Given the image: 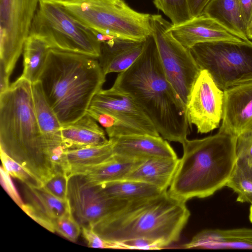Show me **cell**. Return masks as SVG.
I'll list each match as a JSON object with an SVG mask.
<instances>
[{"instance_id":"6da1fadb","label":"cell","mask_w":252,"mask_h":252,"mask_svg":"<svg viewBox=\"0 0 252 252\" xmlns=\"http://www.w3.org/2000/svg\"><path fill=\"white\" fill-rule=\"evenodd\" d=\"M131 97L153 123L159 135L182 145L190 133L186 106L168 81L152 35L144 50L112 87Z\"/></svg>"},{"instance_id":"7a4b0ae2","label":"cell","mask_w":252,"mask_h":252,"mask_svg":"<svg viewBox=\"0 0 252 252\" xmlns=\"http://www.w3.org/2000/svg\"><path fill=\"white\" fill-rule=\"evenodd\" d=\"M0 145L43 185L58 173L37 121L32 84L21 77L0 94Z\"/></svg>"},{"instance_id":"3957f363","label":"cell","mask_w":252,"mask_h":252,"mask_svg":"<svg viewBox=\"0 0 252 252\" xmlns=\"http://www.w3.org/2000/svg\"><path fill=\"white\" fill-rule=\"evenodd\" d=\"M105 76L97 59L50 49L38 80L46 101L64 126L87 113Z\"/></svg>"},{"instance_id":"277c9868","label":"cell","mask_w":252,"mask_h":252,"mask_svg":"<svg viewBox=\"0 0 252 252\" xmlns=\"http://www.w3.org/2000/svg\"><path fill=\"white\" fill-rule=\"evenodd\" d=\"M190 213L186 202L168 190L153 197L127 202L90 225L105 240L122 242L145 238L177 242Z\"/></svg>"},{"instance_id":"5b68a950","label":"cell","mask_w":252,"mask_h":252,"mask_svg":"<svg viewBox=\"0 0 252 252\" xmlns=\"http://www.w3.org/2000/svg\"><path fill=\"white\" fill-rule=\"evenodd\" d=\"M237 139L220 131L201 139H187L169 194L186 202L210 196L226 186L237 160Z\"/></svg>"},{"instance_id":"8992f818","label":"cell","mask_w":252,"mask_h":252,"mask_svg":"<svg viewBox=\"0 0 252 252\" xmlns=\"http://www.w3.org/2000/svg\"><path fill=\"white\" fill-rule=\"evenodd\" d=\"M56 0L98 32L135 41L145 40L152 34L151 14L133 9L124 0Z\"/></svg>"},{"instance_id":"52a82bcc","label":"cell","mask_w":252,"mask_h":252,"mask_svg":"<svg viewBox=\"0 0 252 252\" xmlns=\"http://www.w3.org/2000/svg\"><path fill=\"white\" fill-rule=\"evenodd\" d=\"M97 33L56 0H40L30 32L43 39L52 49L98 59L101 43Z\"/></svg>"},{"instance_id":"ba28073f","label":"cell","mask_w":252,"mask_h":252,"mask_svg":"<svg viewBox=\"0 0 252 252\" xmlns=\"http://www.w3.org/2000/svg\"><path fill=\"white\" fill-rule=\"evenodd\" d=\"M190 51L222 91L252 82V42L216 41L198 43Z\"/></svg>"},{"instance_id":"9c48e42d","label":"cell","mask_w":252,"mask_h":252,"mask_svg":"<svg viewBox=\"0 0 252 252\" xmlns=\"http://www.w3.org/2000/svg\"><path fill=\"white\" fill-rule=\"evenodd\" d=\"M152 35L166 76L186 105L188 95L201 69L190 49L173 35L171 23L158 14L151 15Z\"/></svg>"},{"instance_id":"30bf717a","label":"cell","mask_w":252,"mask_h":252,"mask_svg":"<svg viewBox=\"0 0 252 252\" xmlns=\"http://www.w3.org/2000/svg\"><path fill=\"white\" fill-rule=\"evenodd\" d=\"M40 0H0V63L10 76L28 37Z\"/></svg>"},{"instance_id":"8fae6325","label":"cell","mask_w":252,"mask_h":252,"mask_svg":"<svg viewBox=\"0 0 252 252\" xmlns=\"http://www.w3.org/2000/svg\"><path fill=\"white\" fill-rule=\"evenodd\" d=\"M223 91L220 89L209 73L201 70L188 95L187 116L191 128L197 132L207 133L220 126L222 120Z\"/></svg>"},{"instance_id":"7c38bea8","label":"cell","mask_w":252,"mask_h":252,"mask_svg":"<svg viewBox=\"0 0 252 252\" xmlns=\"http://www.w3.org/2000/svg\"><path fill=\"white\" fill-rule=\"evenodd\" d=\"M67 198L72 214L81 227L91 225L127 202L107 198L96 184L79 175L69 178Z\"/></svg>"},{"instance_id":"4fadbf2b","label":"cell","mask_w":252,"mask_h":252,"mask_svg":"<svg viewBox=\"0 0 252 252\" xmlns=\"http://www.w3.org/2000/svg\"><path fill=\"white\" fill-rule=\"evenodd\" d=\"M90 107L107 113L145 134L160 136L149 118L133 100L112 87L97 93Z\"/></svg>"},{"instance_id":"5bb4252c","label":"cell","mask_w":252,"mask_h":252,"mask_svg":"<svg viewBox=\"0 0 252 252\" xmlns=\"http://www.w3.org/2000/svg\"><path fill=\"white\" fill-rule=\"evenodd\" d=\"M223 92L222 123L219 131L237 138L252 133V82Z\"/></svg>"},{"instance_id":"9a60e30c","label":"cell","mask_w":252,"mask_h":252,"mask_svg":"<svg viewBox=\"0 0 252 252\" xmlns=\"http://www.w3.org/2000/svg\"><path fill=\"white\" fill-rule=\"evenodd\" d=\"M170 31L174 37L188 49L198 43L206 42L244 40L203 14L181 25H172Z\"/></svg>"},{"instance_id":"2e32d148","label":"cell","mask_w":252,"mask_h":252,"mask_svg":"<svg viewBox=\"0 0 252 252\" xmlns=\"http://www.w3.org/2000/svg\"><path fill=\"white\" fill-rule=\"evenodd\" d=\"M113 139L114 155L131 160L153 158H177L166 140L150 134L124 135Z\"/></svg>"},{"instance_id":"e0dca14e","label":"cell","mask_w":252,"mask_h":252,"mask_svg":"<svg viewBox=\"0 0 252 252\" xmlns=\"http://www.w3.org/2000/svg\"><path fill=\"white\" fill-rule=\"evenodd\" d=\"M145 40L135 41L114 37L101 43L99 63L105 75L121 73L128 68L142 53Z\"/></svg>"},{"instance_id":"ac0fdd59","label":"cell","mask_w":252,"mask_h":252,"mask_svg":"<svg viewBox=\"0 0 252 252\" xmlns=\"http://www.w3.org/2000/svg\"><path fill=\"white\" fill-rule=\"evenodd\" d=\"M184 249L252 250V228L204 229L182 245Z\"/></svg>"},{"instance_id":"d6986e66","label":"cell","mask_w":252,"mask_h":252,"mask_svg":"<svg viewBox=\"0 0 252 252\" xmlns=\"http://www.w3.org/2000/svg\"><path fill=\"white\" fill-rule=\"evenodd\" d=\"M61 134L66 150L100 145L109 141L104 129L87 113L72 124L62 126Z\"/></svg>"},{"instance_id":"ffe728a7","label":"cell","mask_w":252,"mask_h":252,"mask_svg":"<svg viewBox=\"0 0 252 252\" xmlns=\"http://www.w3.org/2000/svg\"><path fill=\"white\" fill-rule=\"evenodd\" d=\"M179 158H153L141 161L125 179L140 181L167 190L175 175Z\"/></svg>"},{"instance_id":"44dd1931","label":"cell","mask_w":252,"mask_h":252,"mask_svg":"<svg viewBox=\"0 0 252 252\" xmlns=\"http://www.w3.org/2000/svg\"><path fill=\"white\" fill-rule=\"evenodd\" d=\"M32 93L38 126L51 153L64 147L61 134L62 125L46 101L39 81L32 84Z\"/></svg>"},{"instance_id":"7402d4cb","label":"cell","mask_w":252,"mask_h":252,"mask_svg":"<svg viewBox=\"0 0 252 252\" xmlns=\"http://www.w3.org/2000/svg\"><path fill=\"white\" fill-rule=\"evenodd\" d=\"M96 185L100 192L107 198L126 202L153 197L166 191L149 183L129 179Z\"/></svg>"},{"instance_id":"603a6c76","label":"cell","mask_w":252,"mask_h":252,"mask_svg":"<svg viewBox=\"0 0 252 252\" xmlns=\"http://www.w3.org/2000/svg\"><path fill=\"white\" fill-rule=\"evenodd\" d=\"M143 160L128 159L114 155L107 160L74 175H81L87 182L95 184L125 179Z\"/></svg>"},{"instance_id":"cb8c5ba5","label":"cell","mask_w":252,"mask_h":252,"mask_svg":"<svg viewBox=\"0 0 252 252\" xmlns=\"http://www.w3.org/2000/svg\"><path fill=\"white\" fill-rule=\"evenodd\" d=\"M203 14L214 19L242 39L249 40L237 0H211Z\"/></svg>"},{"instance_id":"d4e9b609","label":"cell","mask_w":252,"mask_h":252,"mask_svg":"<svg viewBox=\"0 0 252 252\" xmlns=\"http://www.w3.org/2000/svg\"><path fill=\"white\" fill-rule=\"evenodd\" d=\"M114 144V140L109 139V141L103 145L66 150L68 178L83 169L100 164L112 157Z\"/></svg>"},{"instance_id":"484cf974","label":"cell","mask_w":252,"mask_h":252,"mask_svg":"<svg viewBox=\"0 0 252 252\" xmlns=\"http://www.w3.org/2000/svg\"><path fill=\"white\" fill-rule=\"evenodd\" d=\"M50 49V45L43 39L30 34L23 48L24 68L20 77L32 84L38 81Z\"/></svg>"},{"instance_id":"4316f807","label":"cell","mask_w":252,"mask_h":252,"mask_svg":"<svg viewBox=\"0 0 252 252\" xmlns=\"http://www.w3.org/2000/svg\"><path fill=\"white\" fill-rule=\"evenodd\" d=\"M24 191L27 203L54 221L72 213L68 199L64 200L56 197L43 187L33 188L25 185Z\"/></svg>"},{"instance_id":"83f0119b","label":"cell","mask_w":252,"mask_h":252,"mask_svg":"<svg viewBox=\"0 0 252 252\" xmlns=\"http://www.w3.org/2000/svg\"><path fill=\"white\" fill-rule=\"evenodd\" d=\"M237 194V202L252 205V166L236 160L226 184Z\"/></svg>"},{"instance_id":"f1b7e54d","label":"cell","mask_w":252,"mask_h":252,"mask_svg":"<svg viewBox=\"0 0 252 252\" xmlns=\"http://www.w3.org/2000/svg\"><path fill=\"white\" fill-rule=\"evenodd\" d=\"M87 113L104 128L109 139L124 135L147 134L137 128L126 124L114 116L96 108L89 107Z\"/></svg>"},{"instance_id":"f546056e","label":"cell","mask_w":252,"mask_h":252,"mask_svg":"<svg viewBox=\"0 0 252 252\" xmlns=\"http://www.w3.org/2000/svg\"><path fill=\"white\" fill-rule=\"evenodd\" d=\"M153 3L170 19L173 26L181 25L193 18L188 0H153Z\"/></svg>"},{"instance_id":"4dcf8cb0","label":"cell","mask_w":252,"mask_h":252,"mask_svg":"<svg viewBox=\"0 0 252 252\" xmlns=\"http://www.w3.org/2000/svg\"><path fill=\"white\" fill-rule=\"evenodd\" d=\"M1 166L13 177L16 178L25 185L33 188L43 186V183L24 166L7 155L2 150H0Z\"/></svg>"},{"instance_id":"1f68e13d","label":"cell","mask_w":252,"mask_h":252,"mask_svg":"<svg viewBox=\"0 0 252 252\" xmlns=\"http://www.w3.org/2000/svg\"><path fill=\"white\" fill-rule=\"evenodd\" d=\"M55 232L69 241L75 242L81 232V226L72 213L57 219L54 221Z\"/></svg>"},{"instance_id":"d6a6232c","label":"cell","mask_w":252,"mask_h":252,"mask_svg":"<svg viewBox=\"0 0 252 252\" xmlns=\"http://www.w3.org/2000/svg\"><path fill=\"white\" fill-rule=\"evenodd\" d=\"M69 178L66 173L59 172L48 180L43 188L56 197L67 200Z\"/></svg>"},{"instance_id":"836d02e7","label":"cell","mask_w":252,"mask_h":252,"mask_svg":"<svg viewBox=\"0 0 252 252\" xmlns=\"http://www.w3.org/2000/svg\"><path fill=\"white\" fill-rule=\"evenodd\" d=\"M81 232L88 246L94 248L121 249L118 242H110L101 238L90 226L81 227Z\"/></svg>"},{"instance_id":"e575fe53","label":"cell","mask_w":252,"mask_h":252,"mask_svg":"<svg viewBox=\"0 0 252 252\" xmlns=\"http://www.w3.org/2000/svg\"><path fill=\"white\" fill-rule=\"evenodd\" d=\"M122 249L160 250L167 247L163 241L140 238L118 242Z\"/></svg>"},{"instance_id":"d590c367","label":"cell","mask_w":252,"mask_h":252,"mask_svg":"<svg viewBox=\"0 0 252 252\" xmlns=\"http://www.w3.org/2000/svg\"><path fill=\"white\" fill-rule=\"evenodd\" d=\"M236 157L237 160L252 166V133L237 138Z\"/></svg>"},{"instance_id":"8d00e7d4","label":"cell","mask_w":252,"mask_h":252,"mask_svg":"<svg viewBox=\"0 0 252 252\" xmlns=\"http://www.w3.org/2000/svg\"><path fill=\"white\" fill-rule=\"evenodd\" d=\"M21 209L40 225L52 232H55L54 221L37 210L32 206L28 203H24Z\"/></svg>"},{"instance_id":"74e56055","label":"cell","mask_w":252,"mask_h":252,"mask_svg":"<svg viewBox=\"0 0 252 252\" xmlns=\"http://www.w3.org/2000/svg\"><path fill=\"white\" fill-rule=\"evenodd\" d=\"M0 180L2 186L15 203L21 208L24 204L11 180L10 175L1 166Z\"/></svg>"},{"instance_id":"f35d334b","label":"cell","mask_w":252,"mask_h":252,"mask_svg":"<svg viewBox=\"0 0 252 252\" xmlns=\"http://www.w3.org/2000/svg\"><path fill=\"white\" fill-rule=\"evenodd\" d=\"M240 12L247 29L252 19V0H237Z\"/></svg>"},{"instance_id":"ab89813d","label":"cell","mask_w":252,"mask_h":252,"mask_svg":"<svg viewBox=\"0 0 252 252\" xmlns=\"http://www.w3.org/2000/svg\"><path fill=\"white\" fill-rule=\"evenodd\" d=\"M211 0H188L192 17L202 15Z\"/></svg>"},{"instance_id":"60d3db41","label":"cell","mask_w":252,"mask_h":252,"mask_svg":"<svg viewBox=\"0 0 252 252\" xmlns=\"http://www.w3.org/2000/svg\"><path fill=\"white\" fill-rule=\"evenodd\" d=\"M0 94L7 90L10 86L9 80L10 76L7 74L4 66L0 63Z\"/></svg>"},{"instance_id":"b9f144b4","label":"cell","mask_w":252,"mask_h":252,"mask_svg":"<svg viewBox=\"0 0 252 252\" xmlns=\"http://www.w3.org/2000/svg\"><path fill=\"white\" fill-rule=\"evenodd\" d=\"M247 35L249 40H252V19L247 29Z\"/></svg>"},{"instance_id":"7bdbcfd3","label":"cell","mask_w":252,"mask_h":252,"mask_svg":"<svg viewBox=\"0 0 252 252\" xmlns=\"http://www.w3.org/2000/svg\"><path fill=\"white\" fill-rule=\"evenodd\" d=\"M249 219L251 222H252V205H251L250 208Z\"/></svg>"},{"instance_id":"ee69618b","label":"cell","mask_w":252,"mask_h":252,"mask_svg":"<svg viewBox=\"0 0 252 252\" xmlns=\"http://www.w3.org/2000/svg\"><path fill=\"white\" fill-rule=\"evenodd\" d=\"M59 1H73V0H57Z\"/></svg>"}]
</instances>
